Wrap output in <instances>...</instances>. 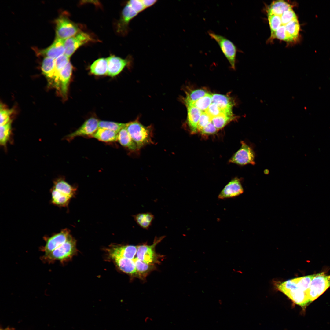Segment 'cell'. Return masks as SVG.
<instances>
[{
	"label": "cell",
	"instance_id": "52a82bcc",
	"mask_svg": "<svg viewBox=\"0 0 330 330\" xmlns=\"http://www.w3.org/2000/svg\"><path fill=\"white\" fill-rule=\"evenodd\" d=\"M92 40V38L88 34L79 32L75 35L64 40V54L70 58L79 47Z\"/></svg>",
	"mask_w": 330,
	"mask_h": 330
},
{
	"label": "cell",
	"instance_id": "277c9868",
	"mask_svg": "<svg viewBox=\"0 0 330 330\" xmlns=\"http://www.w3.org/2000/svg\"><path fill=\"white\" fill-rule=\"evenodd\" d=\"M330 287V275L324 272L315 274L306 293L310 302L314 301Z\"/></svg>",
	"mask_w": 330,
	"mask_h": 330
},
{
	"label": "cell",
	"instance_id": "f1b7e54d",
	"mask_svg": "<svg viewBox=\"0 0 330 330\" xmlns=\"http://www.w3.org/2000/svg\"><path fill=\"white\" fill-rule=\"evenodd\" d=\"M12 120L4 125L0 126V143L5 146L9 140L11 133Z\"/></svg>",
	"mask_w": 330,
	"mask_h": 330
},
{
	"label": "cell",
	"instance_id": "d590c367",
	"mask_svg": "<svg viewBox=\"0 0 330 330\" xmlns=\"http://www.w3.org/2000/svg\"><path fill=\"white\" fill-rule=\"evenodd\" d=\"M134 260L137 273L145 274L150 269V265L146 264L138 259L137 257L134 259Z\"/></svg>",
	"mask_w": 330,
	"mask_h": 330
},
{
	"label": "cell",
	"instance_id": "8fae6325",
	"mask_svg": "<svg viewBox=\"0 0 330 330\" xmlns=\"http://www.w3.org/2000/svg\"><path fill=\"white\" fill-rule=\"evenodd\" d=\"M99 122L95 118H90L75 131L68 135L66 139L71 141L79 136L92 137L98 129Z\"/></svg>",
	"mask_w": 330,
	"mask_h": 330
},
{
	"label": "cell",
	"instance_id": "f546056e",
	"mask_svg": "<svg viewBox=\"0 0 330 330\" xmlns=\"http://www.w3.org/2000/svg\"><path fill=\"white\" fill-rule=\"evenodd\" d=\"M234 118L233 116L222 114L212 117L211 121L215 127L219 130L223 127Z\"/></svg>",
	"mask_w": 330,
	"mask_h": 330
},
{
	"label": "cell",
	"instance_id": "3957f363",
	"mask_svg": "<svg viewBox=\"0 0 330 330\" xmlns=\"http://www.w3.org/2000/svg\"><path fill=\"white\" fill-rule=\"evenodd\" d=\"M126 127L138 149L152 142V132L149 127L143 125L137 120L126 123Z\"/></svg>",
	"mask_w": 330,
	"mask_h": 330
},
{
	"label": "cell",
	"instance_id": "484cf974",
	"mask_svg": "<svg viewBox=\"0 0 330 330\" xmlns=\"http://www.w3.org/2000/svg\"><path fill=\"white\" fill-rule=\"evenodd\" d=\"M133 217L138 225L146 229H148L154 218V215L149 212L138 213Z\"/></svg>",
	"mask_w": 330,
	"mask_h": 330
},
{
	"label": "cell",
	"instance_id": "74e56055",
	"mask_svg": "<svg viewBox=\"0 0 330 330\" xmlns=\"http://www.w3.org/2000/svg\"><path fill=\"white\" fill-rule=\"evenodd\" d=\"M129 5L138 13H140L145 9L141 0H131L128 2Z\"/></svg>",
	"mask_w": 330,
	"mask_h": 330
},
{
	"label": "cell",
	"instance_id": "6da1fadb",
	"mask_svg": "<svg viewBox=\"0 0 330 330\" xmlns=\"http://www.w3.org/2000/svg\"><path fill=\"white\" fill-rule=\"evenodd\" d=\"M267 12L271 30L270 41L276 38L291 42L298 39L300 26L291 4L284 0L273 1Z\"/></svg>",
	"mask_w": 330,
	"mask_h": 330
},
{
	"label": "cell",
	"instance_id": "cb8c5ba5",
	"mask_svg": "<svg viewBox=\"0 0 330 330\" xmlns=\"http://www.w3.org/2000/svg\"><path fill=\"white\" fill-rule=\"evenodd\" d=\"M138 14V13L127 3L122 13L119 24L121 28L124 30L126 28H127L130 21Z\"/></svg>",
	"mask_w": 330,
	"mask_h": 330
},
{
	"label": "cell",
	"instance_id": "ba28073f",
	"mask_svg": "<svg viewBox=\"0 0 330 330\" xmlns=\"http://www.w3.org/2000/svg\"><path fill=\"white\" fill-rule=\"evenodd\" d=\"M241 143V147L230 159L229 162L241 165H254L255 154L253 149L244 141Z\"/></svg>",
	"mask_w": 330,
	"mask_h": 330
},
{
	"label": "cell",
	"instance_id": "ac0fdd59",
	"mask_svg": "<svg viewBox=\"0 0 330 330\" xmlns=\"http://www.w3.org/2000/svg\"><path fill=\"white\" fill-rule=\"evenodd\" d=\"M212 102L215 103L227 114L233 116L232 108L234 105L232 100L228 97L221 94H212Z\"/></svg>",
	"mask_w": 330,
	"mask_h": 330
},
{
	"label": "cell",
	"instance_id": "ffe728a7",
	"mask_svg": "<svg viewBox=\"0 0 330 330\" xmlns=\"http://www.w3.org/2000/svg\"><path fill=\"white\" fill-rule=\"evenodd\" d=\"M126 125L118 133L117 141L123 146L127 148L130 150L135 151L138 149L137 146L129 133Z\"/></svg>",
	"mask_w": 330,
	"mask_h": 330
},
{
	"label": "cell",
	"instance_id": "f35d334b",
	"mask_svg": "<svg viewBox=\"0 0 330 330\" xmlns=\"http://www.w3.org/2000/svg\"><path fill=\"white\" fill-rule=\"evenodd\" d=\"M218 130L211 121L204 127L200 132L203 134H215L217 131Z\"/></svg>",
	"mask_w": 330,
	"mask_h": 330
},
{
	"label": "cell",
	"instance_id": "30bf717a",
	"mask_svg": "<svg viewBox=\"0 0 330 330\" xmlns=\"http://www.w3.org/2000/svg\"><path fill=\"white\" fill-rule=\"evenodd\" d=\"M72 66L69 62L60 72L53 85L64 98L67 96L68 85L72 71Z\"/></svg>",
	"mask_w": 330,
	"mask_h": 330
},
{
	"label": "cell",
	"instance_id": "e575fe53",
	"mask_svg": "<svg viewBox=\"0 0 330 330\" xmlns=\"http://www.w3.org/2000/svg\"><path fill=\"white\" fill-rule=\"evenodd\" d=\"M13 112L12 109H5L1 107L0 111V126L6 124L11 120L10 117Z\"/></svg>",
	"mask_w": 330,
	"mask_h": 330
},
{
	"label": "cell",
	"instance_id": "83f0119b",
	"mask_svg": "<svg viewBox=\"0 0 330 330\" xmlns=\"http://www.w3.org/2000/svg\"><path fill=\"white\" fill-rule=\"evenodd\" d=\"M212 95L207 93L205 96L193 102H185L186 105L195 107L202 112H205L212 102Z\"/></svg>",
	"mask_w": 330,
	"mask_h": 330
},
{
	"label": "cell",
	"instance_id": "8d00e7d4",
	"mask_svg": "<svg viewBox=\"0 0 330 330\" xmlns=\"http://www.w3.org/2000/svg\"><path fill=\"white\" fill-rule=\"evenodd\" d=\"M205 112L212 118L222 114L228 115L226 114L223 110L219 108L217 105L212 102L210 105Z\"/></svg>",
	"mask_w": 330,
	"mask_h": 330
},
{
	"label": "cell",
	"instance_id": "4dcf8cb0",
	"mask_svg": "<svg viewBox=\"0 0 330 330\" xmlns=\"http://www.w3.org/2000/svg\"><path fill=\"white\" fill-rule=\"evenodd\" d=\"M126 123H119L112 121H100L98 123V128H104L113 131L118 134L120 130L126 126Z\"/></svg>",
	"mask_w": 330,
	"mask_h": 330
},
{
	"label": "cell",
	"instance_id": "8992f818",
	"mask_svg": "<svg viewBox=\"0 0 330 330\" xmlns=\"http://www.w3.org/2000/svg\"><path fill=\"white\" fill-rule=\"evenodd\" d=\"M55 23L56 38L65 40L79 32L77 25L64 15L57 18Z\"/></svg>",
	"mask_w": 330,
	"mask_h": 330
},
{
	"label": "cell",
	"instance_id": "9a60e30c",
	"mask_svg": "<svg viewBox=\"0 0 330 330\" xmlns=\"http://www.w3.org/2000/svg\"><path fill=\"white\" fill-rule=\"evenodd\" d=\"M107 59L108 64L107 75L112 77L120 73L128 63L127 59L114 56H111Z\"/></svg>",
	"mask_w": 330,
	"mask_h": 330
},
{
	"label": "cell",
	"instance_id": "d4e9b609",
	"mask_svg": "<svg viewBox=\"0 0 330 330\" xmlns=\"http://www.w3.org/2000/svg\"><path fill=\"white\" fill-rule=\"evenodd\" d=\"M51 191L52 204L60 207H66L68 205L71 197L53 188Z\"/></svg>",
	"mask_w": 330,
	"mask_h": 330
},
{
	"label": "cell",
	"instance_id": "5b68a950",
	"mask_svg": "<svg viewBox=\"0 0 330 330\" xmlns=\"http://www.w3.org/2000/svg\"><path fill=\"white\" fill-rule=\"evenodd\" d=\"M208 32L210 37L218 43L223 54L230 63L231 67L234 69L237 51L235 45L225 37L211 31H208Z\"/></svg>",
	"mask_w": 330,
	"mask_h": 330
},
{
	"label": "cell",
	"instance_id": "836d02e7",
	"mask_svg": "<svg viewBox=\"0 0 330 330\" xmlns=\"http://www.w3.org/2000/svg\"><path fill=\"white\" fill-rule=\"evenodd\" d=\"M212 117L205 111L203 112L200 116L197 126L198 131L202 130L211 121Z\"/></svg>",
	"mask_w": 330,
	"mask_h": 330
},
{
	"label": "cell",
	"instance_id": "60d3db41",
	"mask_svg": "<svg viewBox=\"0 0 330 330\" xmlns=\"http://www.w3.org/2000/svg\"><path fill=\"white\" fill-rule=\"evenodd\" d=\"M0 330H16L14 328H12L7 327V328H4V329H3V328H2V329L1 328V329H0Z\"/></svg>",
	"mask_w": 330,
	"mask_h": 330
},
{
	"label": "cell",
	"instance_id": "5bb4252c",
	"mask_svg": "<svg viewBox=\"0 0 330 330\" xmlns=\"http://www.w3.org/2000/svg\"><path fill=\"white\" fill-rule=\"evenodd\" d=\"M243 192L240 179L235 178L225 186L218 195V198L222 199L233 198L239 196Z\"/></svg>",
	"mask_w": 330,
	"mask_h": 330
},
{
	"label": "cell",
	"instance_id": "e0dca14e",
	"mask_svg": "<svg viewBox=\"0 0 330 330\" xmlns=\"http://www.w3.org/2000/svg\"><path fill=\"white\" fill-rule=\"evenodd\" d=\"M110 258L122 271L131 275L137 273L134 258L131 259L119 257H112Z\"/></svg>",
	"mask_w": 330,
	"mask_h": 330
},
{
	"label": "cell",
	"instance_id": "4316f807",
	"mask_svg": "<svg viewBox=\"0 0 330 330\" xmlns=\"http://www.w3.org/2000/svg\"><path fill=\"white\" fill-rule=\"evenodd\" d=\"M55 69V60L48 57H44L42 63L41 70L50 82L51 80Z\"/></svg>",
	"mask_w": 330,
	"mask_h": 330
},
{
	"label": "cell",
	"instance_id": "7402d4cb",
	"mask_svg": "<svg viewBox=\"0 0 330 330\" xmlns=\"http://www.w3.org/2000/svg\"><path fill=\"white\" fill-rule=\"evenodd\" d=\"M90 69L91 73L94 75H107L108 70L107 59L102 58L97 59L91 65Z\"/></svg>",
	"mask_w": 330,
	"mask_h": 330
},
{
	"label": "cell",
	"instance_id": "9c48e42d",
	"mask_svg": "<svg viewBox=\"0 0 330 330\" xmlns=\"http://www.w3.org/2000/svg\"><path fill=\"white\" fill-rule=\"evenodd\" d=\"M70 231L65 229L49 237H45L46 243L42 247L44 255H46L65 243L70 236Z\"/></svg>",
	"mask_w": 330,
	"mask_h": 330
},
{
	"label": "cell",
	"instance_id": "7c38bea8",
	"mask_svg": "<svg viewBox=\"0 0 330 330\" xmlns=\"http://www.w3.org/2000/svg\"><path fill=\"white\" fill-rule=\"evenodd\" d=\"M164 237V236L158 238L156 237L153 244L151 245L143 244L137 246L136 254L137 258L146 264H152L155 259L154 248Z\"/></svg>",
	"mask_w": 330,
	"mask_h": 330
},
{
	"label": "cell",
	"instance_id": "d6a6232c",
	"mask_svg": "<svg viewBox=\"0 0 330 330\" xmlns=\"http://www.w3.org/2000/svg\"><path fill=\"white\" fill-rule=\"evenodd\" d=\"M207 93L206 91L202 89L193 90L187 94L185 102L196 101L205 96Z\"/></svg>",
	"mask_w": 330,
	"mask_h": 330
},
{
	"label": "cell",
	"instance_id": "d6986e66",
	"mask_svg": "<svg viewBox=\"0 0 330 330\" xmlns=\"http://www.w3.org/2000/svg\"><path fill=\"white\" fill-rule=\"evenodd\" d=\"M187 109V121L191 132L195 134L198 132L197 126L201 111L196 107L186 105Z\"/></svg>",
	"mask_w": 330,
	"mask_h": 330
},
{
	"label": "cell",
	"instance_id": "44dd1931",
	"mask_svg": "<svg viewBox=\"0 0 330 330\" xmlns=\"http://www.w3.org/2000/svg\"><path fill=\"white\" fill-rule=\"evenodd\" d=\"M118 134L110 130L99 128L91 137L102 142H113L117 141Z\"/></svg>",
	"mask_w": 330,
	"mask_h": 330
},
{
	"label": "cell",
	"instance_id": "4fadbf2b",
	"mask_svg": "<svg viewBox=\"0 0 330 330\" xmlns=\"http://www.w3.org/2000/svg\"><path fill=\"white\" fill-rule=\"evenodd\" d=\"M64 40L56 38L49 47L43 49H35V51L38 56L55 60L64 54Z\"/></svg>",
	"mask_w": 330,
	"mask_h": 330
},
{
	"label": "cell",
	"instance_id": "7a4b0ae2",
	"mask_svg": "<svg viewBox=\"0 0 330 330\" xmlns=\"http://www.w3.org/2000/svg\"><path fill=\"white\" fill-rule=\"evenodd\" d=\"M76 251L75 240L71 235L64 244L46 255L42 258L48 262L58 261L61 262L70 259Z\"/></svg>",
	"mask_w": 330,
	"mask_h": 330
},
{
	"label": "cell",
	"instance_id": "1f68e13d",
	"mask_svg": "<svg viewBox=\"0 0 330 330\" xmlns=\"http://www.w3.org/2000/svg\"><path fill=\"white\" fill-rule=\"evenodd\" d=\"M315 274L294 278L298 287L306 292L309 288L311 282Z\"/></svg>",
	"mask_w": 330,
	"mask_h": 330
},
{
	"label": "cell",
	"instance_id": "ab89813d",
	"mask_svg": "<svg viewBox=\"0 0 330 330\" xmlns=\"http://www.w3.org/2000/svg\"><path fill=\"white\" fill-rule=\"evenodd\" d=\"M145 8L149 7L154 5L157 2L156 0H141Z\"/></svg>",
	"mask_w": 330,
	"mask_h": 330
},
{
	"label": "cell",
	"instance_id": "2e32d148",
	"mask_svg": "<svg viewBox=\"0 0 330 330\" xmlns=\"http://www.w3.org/2000/svg\"><path fill=\"white\" fill-rule=\"evenodd\" d=\"M294 303L304 307L310 302L306 292L298 286L283 293Z\"/></svg>",
	"mask_w": 330,
	"mask_h": 330
},
{
	"label": "cell",
	"instance_id": "603a6c76",
	"mask_svg": "<svg viewBox=\"0 0 330 330\" xmlns=\"http://www.w3.org/2000/svg\"><path fill=\"white\" fill-rule=\"evenodd\" d=\"M53 188L71 197H73L75 194L76 189L63 179L59 178L53 182Z\"/></svg>",
	"mask_w": 330,
	"mask_h": 330
}]
</instances>
